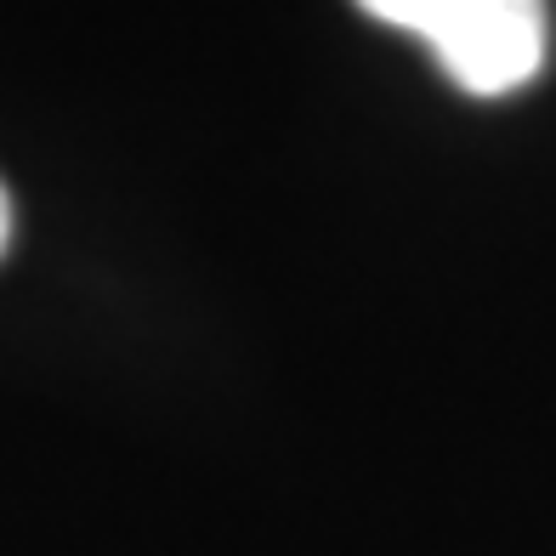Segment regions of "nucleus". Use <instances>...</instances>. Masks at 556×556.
Returning a JSON list of instances; mask_svg holds the SVG:
<instances>
[{
  "instance_id": "1",
  "label": "nucleus",
  "mask_w": 556,
  "mask_h": 556,
  "mask_svg": "<svg viewBox=\"0 0 556 556\" xmlns=\"http://www.w3.org/2000/svg\"><path fill=\"white\" fill-rule=\"evenodd\" d=\"M426 46L466 97H511L545 68V0H448Z\"/></svg>"
},
{
  "instance_id": "2",
  "label": "nucleus",
  "mask_w": 556,
  "mask_h": 556,
  "mask_svg": "<svg viewBox=\"0 0 556 556\" xmlns=\"http://www.w3.org/2000/svg\"><path fill=\"white\" fill-rule=\"evenodd\" d=\"M358 7L369 12V17H381V23H392V29H409V35H432V23L443 17V7L448 0H358Z\"/></svg>"
},
{
  "instance_id": "3",
  "label": "nucleus",
  "mask_w": 556,
  "mask_h": 556,
  "mask_svg": "<svg viewBox=\"0 0 556 556\" xmlns=\"http://www.w3.org/2000/svg\"><path fill=\"white\" fill-rule=\"evenodd\" d=\"M7 239H12V199L0 188V250H7Z\"/></svg>"
}]
</instances>
